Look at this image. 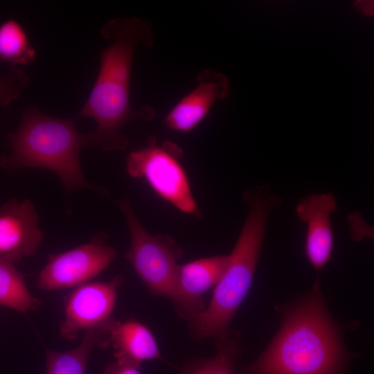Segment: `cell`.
I'll list each match as a JSON object with an SVG mask.
<instances>
[{
    "label": "cell",
    "mask_w": 374,
    "mask_h": 374,
    "mask_svg": "<svg viewBox=\"0 0 374 374\" xmlns=\"http://www.w3.org/2000/svg\"><path fill=\"white\" fill-rule=\"evenodd\" d=\"M152 26L149 21L135 16L114 18L102 26V37L112 42L100 53L98 76L76 116L97 123L96 130L86 134L87 147L98 146L105 152L124 150L129 144L121 132L125 125L133 121L149 122L156 116L152 107L145 105L133 109L130 100L134 52L139 45H153Z\"/></svg>",
    "instance_id": "cell-1"
},
{
    "label": "cell",
    "mask_w": 374,
    "mask_h": 374,
    "mask_svg": "<svg viewBox=\"0 0 374 374\" xmlns=\"http://www.w3.org/2000/svg\"><path fill=\"white\" fill-rule=\"evenodd\" d=\"M348 359L318 281L283 315L264 353L238 374H339Z\"/></svg>",
    "instance_id": "cell-2"
},
{
    "label": "cell",
    "mask_w": 374,
    "mask_h": 374,
    "mask_svg": "<svg viewBox=\"0 0 374 374\" xmlns=\"http://www.w3.org/2000/svg\"><path fill=\"white\" fill-rule=\"evenodd\" d=\"M8 145L10 154L0 158L6 169L44 168L60 177L67 193L89 188L105 194L82 173L80 152L87 141L86 134L78 131L74 118H55L29 107L21 114L17 129L8 134Z\"/></svg>",
    "instance_id": "cell-3"
},
{
    "label": "cell",
    "mask_w": 374,
    "mask_h": 374,
    "mask_svg": "<svg viewBox=\"0 0 374 374\" xmlns=\"http://www.w3.org/2000/svg\"><path fill=\"white\" fill-rule=\"evenodd\" d=\"M229 262L215 287L208 308L191 321L199 338L218 337L228 333L229 323L251 287L265 234L268 205L253 198Z\"/></svg>",
    "instance_id": "cell-4"
},
{
    "label": "cell",
    "mask_w": 374,
    "mask_h": 374,
    "mask_svg": "<svg viewBox=\"0 0 374 374\" xmlns=\"http://www.w3.org/2000/svg\"><path fill=\"white\" fill-rule=\"evenodd\" d=\"M183 156L177 143L164 141L159 144L156 137L150 136L143 148L128 154L127 172L133 178L145 179L160 197L180 211L199 217L201 211L180 162Z\"/></svg>",
    "instance_id": "cell-5"
},
{
    "label": "cell",
    "mask_w": 374,
    "mask_h": 374,
    "mask_svg": "<svg viewBox=\"0 0 374 374\" xmlns=\"http://www.w3.org/2000/svg\"><path fill=\"white\" fill-rule=\"evenodd\" d=\"M118 206L130 235L125 257L147 286L150 293L173 300L178 259L182 249L168 234L152 235L137 218L130 199L122 197Z\"/></svg>",
    "instance_id": "cell-6"
},
{
    "label": "cell",
    "mask_w": 374,
    "mask_h": 374,
    "mask_svg": "<svg viewBox=\"0 0 374 374\" xmlns=\"http://www.w3.org/2000/svg\"><path fill=\"white\" fill-rule=\"evenodd\" d=\"M107 235L99 233L92 239L66 251L51 254L40 271L37 287L55 290L78 287L104 271L117 255L116 250L106 244Z\"/></svg>",
    "instance_id": "cell-7"
},
{
    "label": "cell",
    "mask_w": 374,
    "mask_h": 374,
    "mask_svg": "<svg viewBox=\"0 0 374 374\" xmlns=\"http://www.w3.org/2000/svg\"><path fill=\"white\" fill-rule=\"evenodd\" d=\"M123 281V276L118 275L110 281L86 283L78 286L65 300L64 318L60 325L61 337L73 340L80 332L109 321Z\"/></svg>",
    "instance_id": "cell-8"
},
{
    "label": "cell",
    "mask_w": 374,
    "mask_h": 374,
    "mask_svg": "<svg viewBox=\"0 0 374 374\" xmlns=\"http://www.w3.org/2000/svg\"><path fill=\"white\" fill-rule=\"evenodd\" d=\"M35 205L12 199L0 208V258L12 263L33 256L43 240Z\"/></svg>",
    "instance_id": "cell-9"
},
{
    "label": "cell",
    "mask_w": 374,
    "mask_h": 374,
    "mask_svg": "<svg viewBox=\"0 0 374 374\" xmlns=\"http://www.w3.org/2000/svg\"><path fill=\"white\" fill-rule=\"evenodd\" d=\"M229 93V82L225 75L212 69L202 70L197 75L194 89L170 110L164 124L172 130L188 132L207 116L217 101Z\"/></svg>",
    "instance_id": "cell-10"
},
{
    "label": "cell",
    "mask_w": 374,
    "mask_h": 374,
    "mask_svg": "<svg viewBox=\"0 0 374 374\" xmlns=\"http://www.w3.org/2000/svg\"><path fill=\"white\" fill-rule=\"evenodd\" d=\"M229 262V255L197 259L179 265L173 301L180 314L192 320L202 312V295L215 287Z\"/></svg>",
    "instance_id": "cell-11"
},
{
    "label": "cell",
    "mask_w": 374,
    "mask_h": 374,
    "mask_svg": "<svg viewBox=\"0 0 374 374\" xmlns=\"http://www.w3.org/2000/svg\"><path fill=\"white\" fill-rule=\"evenodd\" d=\"M337 208L331 193L312 195L303 199L296 206V214L305 222L306 256L315 269H322L330 260L333 249V233L330 214Z\"/></svg>",
    "instance_id": "cell-12"
},
{
    "label": "cell",
    "mask_w": 374,
    "mask_h": 374,
    "mask_svg": "<svg viewBox=\"0 0 374 374\" xmlns=\"http://www.w3.org/2000/svg\"><path fill=\"white\" fill-rule=\"evenodd\" d=\"M109 342L118 362L139 367L147 360L162 359L152 332L133 319L124 322L115 320L109 331Z\"/></svg>",
    "instance_id": "cell-13"
},
{
    "label": "cell",
    "mask_w": 374,
    "mask_h": 374,
    "mask_svg": "<svg viewBox=\"0 0 374 374\" xmlns=\"http://www.w3.org/2000/svg\"><path fill=\"white\" fill-rule=\"evenodd\" d=\"M114 321L112 318L105 323L85 331L81 343L71 350H47L45 374H86L91 350L96 347L105 348L110 345L109 331Z\"/></svg>",
    "instance_id": "cell-14"
},
{
    "label": "cell",
    "mask_w": 374,
    "mask_h": 374,
    "mask_svg": "<svg viewBox=\"0 0 374 374\" xmlns=\"http://www.w3.org/2000/svg\"><path fill=\"white\" fill-rule=\"evenodd\" d=\"M39 305L29 292L23 274L13 263L0 258V305L26 314Z\"/></svg>",
    "instance_id": "cell-15"
},
{
    "label": "cell",
    "mask_w": 374,
    "mask_h": 374,
    "mask_svg": "<svg viewBox=\"0 0 374 374\" xmlns=\"http://www.w3.org/2000/svg\"><path fill=\"white\" fill-rule=\"evenodd\" d=\"M35 57L36 51L17 21L10 19L0 24V62L16 67L30 64Z\"/></svg>",
    "instance_id": "cell-16"
},
{
    "label": "cell",
    "mask_w": 374,
    "mask_h": 374,
    "mask_svg": "<svg viewBox=\"0 0 374 374\" xmlns=\"http://www.w3.org/2000/svg\"><path fill=\"white\" fill-rule=\"evenodd\" d=\"M240 347L228 333L216 337V354L208 359L195 360L183 374H235V359Z\"/></svg>",
    "instance_id": "cell-17"
},
{
    "label": "cell",
    "mask_w": 374,
    "mask_h": 374,
    "mask_svg": "<svg viewBox=\"0 0 374 374\" xmlns=\"http://www.w3.org/2000/svg\"><path fill=\"white\" fill-rule=\"evenodd\" d=\"M29 84L28 75L17 67L0 75V106L6 107L18 99Z\"/></svg>",
    "instance_id": "cell-18"
},
{
    "label": "cell",
    "mask_w": 374,
    "mask_h": 374,
    "mask_svg": "<svg viewBox=\"0 0 374 374\" xmlns=\"http://www.w3.org/2000/svg\"><path fill=\"white\" fill-rule=\"evenodd\" d=\"M103 374H141L138 366L114 362L107 366Z\"/></svg>",
    "instance_id": "cell-19"
},
{
    "label": "cell",
    "mask_w": 374,
    "mask_h": 374,
    "mask_svg": "<svg viewBox=\"0 0 374 374\" xmlns=\"http://www.w3.org/2000/svg\"><path fill=\"white\" fill-rule=\"evenodd\" d=\"M355 8L361 12L371 16L373 14V1H358L355 3Z\"/></svg>",
    "instance_id": "cell-20"
}]
</instances>
